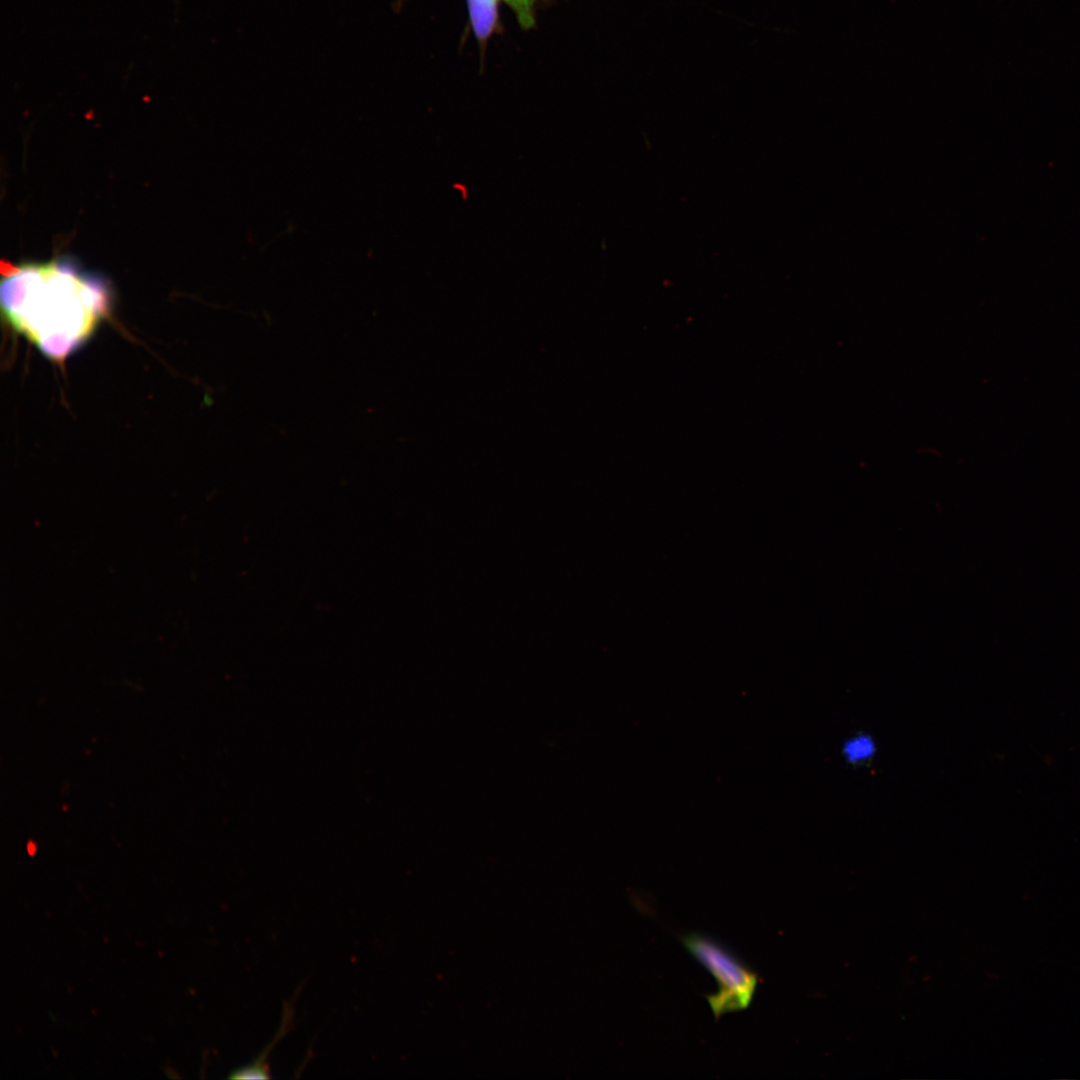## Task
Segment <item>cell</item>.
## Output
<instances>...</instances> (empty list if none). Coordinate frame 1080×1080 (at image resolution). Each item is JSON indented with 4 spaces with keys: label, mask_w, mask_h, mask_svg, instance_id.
I'll return each mask as SVG.
<instances>
[{
    "label": "cell",
    "mask_w": 1080,
    "mask_h": 1080,
    "mask_svg": "<svg viewBox=\"0 0 1080 1080\" xmlns=\"http://www.w3.org/2000/svg\"><path fill=\"white\" fill-rule=\"evenodd\" d=\"M681 941L718 983V991L706 996L716 1019L751 1005L760 980L754 971L724 945L705 934L692 932L684 935Z\"/></svg>",
    "instance_id": "2"
},
{
    "label": "cell",
    "mask_w": 1080,
    "mask_h": 1080,
    "mask_svg": "<svg viewBox=\"0 0 1080 1080\" xmlns=\"http://www.w3.org/2000/svg\"><path fill=\"white\" fill-rule=\"evenodd\" d=\"M401 1H402V0H398V3H399V5H400V2H401Z\"/></svg>",
    "instance_id": "5"
},
{
    "label": "cell",
    "mask_w": 1080,
    "mask_h": 1080,
    "mask_svg": "<svg viewBox=\"0 0 1080 1080\" xmlns=\"http://www.w3.org/2000/svg\"><path fill=\"white\" fill-rule=\"evenodd\" d=\"M1 308L8 324L48 359L63 362L111 312L104 280L72 263L3 264Z\"/></svg>",
    "instance_id": "1"
},
{
    "label": "cell",
    "mask_w": 1080,
    "mask_h": 1080,
    "mask_svg": "<svg viewBox=\"0 0 1080 1080\" xmlns=\"http://www.w3.org/2000/svg\"><path fill=\"white\" fill-rule=\"evenodd\" d=\"M500 0H467L469 19L473 33L481 49L495 32L498 24V3Z\"/></svg>",
    "instance_id": "3"
},
{
    "label": "cell",
    "mask_w": 1080,
    "mask_h": 1080,
    "mask_svg": "<svg viewBox=\"0 0 1080 1080\" xmlns=\"http://www.w3.org/2000/svg\"><path fill=\"white\" fill-rule=\"evenodd\" d=\"M841 757L849 766L862 767L870 764L878 753L875 737L866 731L848 735L840 747Z\"/></svg>",
    "instance_id": "4"
}]
</instances>
